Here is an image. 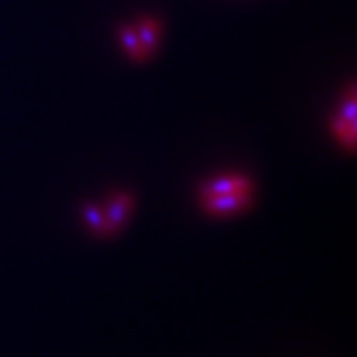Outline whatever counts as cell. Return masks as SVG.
Returning <instances> with one entry per match:
<instances>
[{
	"label": "cell",
	"instance_id": "4",
	"mask_svg": "<svg viewBox=\"0 0 357 357\" xmlns=\"http://www.w3.org/2000/svg\"><path fill=\"white\" fill-rule=\"evenodd\" d=\"M134 29H136L143 54L146 55V59H149L155 52V50L158 48V42L161 36L160 22L153 18H144L140 21V24Z\"/></svg>",
	"mask_w": 357,
	"mask_h": 357
},
{
	"label": "cell",
	"instance_id": "7",
	"mask_svg": "<svg viewBox=\"0 0 357 357\" xmlns=\"http://www.w3.org/2000/svg\"><path fill=\"white\" fill-rule=\"evenodd\" d=\"M341 121H344L345 124L357 127V103H356V93H354V88H351V94L350 98L345 102L341 107L340 112V116Z\"/></svg>",
	"mask_w": 357,
	"mask_h": 357
},
{
	"label": "cell",
	"instance_id": "1",
	"mask_svg": "<svg viewBox=\"0 0 357 357\" xmlns=\"http://www.w3.org/2000/svg\"><path fill=\"white\" fill-rule=\"evenodd\" d=\"M204 213L213 218H231L248 211L253 203V189L250 191H231L211 197L199 198Z\"/></svg>",
	"mask_w": 357,
	"mask_h": 357
},
{
	"label": "cell",
	"instance_id": "5",
	"mask_svg": "<svg viewBox=\"0 0 357 357\" xmlns=\"http://www.w3.org/2000/svg\"><path fill=\"white\" fill-rule=\"evenodd\" d=\"M119 38H121L122 47H124V51L127 52V55L131 60H134V61L148 60L146 55L143 54V50L140 47L136 29H134L132 26H122L119 29Z\"/></svg>",
	"mask_w": 357,
	"mask_h": 357
},
{
	"label": "cell",
	"instance_id": "2",
	"mask_svg": "<svg viewBox=\"0 0 357 357\" xmlns=\"http://www.w3.org/2000/svg\"><path fill=\"white\" fill-rule=\"evenodd\" d=\"M131 208L132 198L127 192H119L109 199L106 208L103 210L107 237L115 236V234L124 227L126 220L131 213Z\"/></svg>",
	"mask_w": 357,
	"mask_h": 357
},
{
	"label": "cell",
	"instance_id": "6",
	"mask_svg": "<svg viewBox=\"0 0 357 357\" xmlns=\"http://www.w3.org/2000/svg\"><path fill=\"white\" fill-rule=\"evenodd\" d=\"M84 218L88 228L91 229L98 237H107L106 234V223L103 210L96 204H85L84 206Z\"/></svg>",
	"mask_w": 357,
	"mask_h": 357
},
{
	"label": "cell",
	"instance_id": "3",
	"mask_svg": "<svg viewBox=\"0 0 357 357\" xmlns=\"http://www.w3.org/2000/svg\"><path fill=\"white\" fill-rule=\"evenodd\" d=\"M249 189H253V185L248 177L240 174H225L204 183L199 191V198L231 191H249Z\"/></svg>",
	"mask_w": 357,
	"mask_h": 357
}]
</instances>
